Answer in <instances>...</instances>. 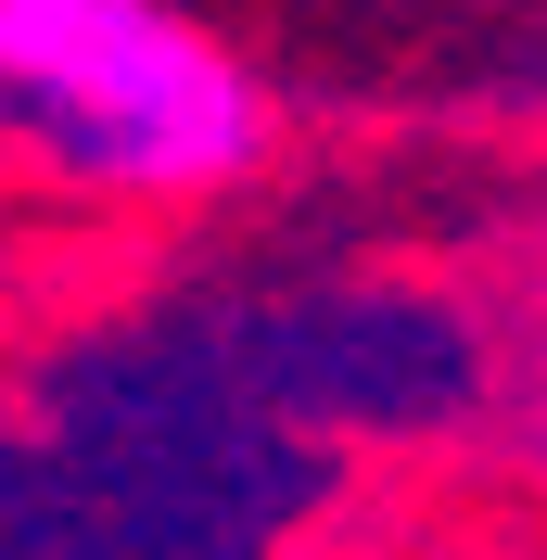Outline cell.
Segmentation results:
<instances>
[{
  "label": "cell",
  "instance_id": "6da1fadb",
  "mask_svg": "<svg viewBox=\"0 0 547 560\" xmlns=\"http://www.w3.org/2000/svg\"><path fill=\"white\" fill-rule=\"evenodd\" d=\"M0 140L115 205H205L268 153V90L178 0H0Z\"/></svg>",
  "mask_w": 547,
  "mask_h": 560
},
{
  "label": "cell",
  "instance_id": "7a4b0ae2",
  "mask_svg": "<svg viewBox=\"0 0 547 560\" xmlns=\"http://www.w3.org/2000/svg\"><path fill=\"white\" fill-rule=\"evenodd\" d=\"M497 420H510V446L547 471V293L510 318V370H497Z\"/></svg>",
  "mask_w": 547,
  "mask_h": 560
}]
</instances>
